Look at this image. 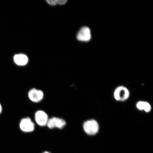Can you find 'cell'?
Returning <instances> with one entry per match:
<instances>
[{
	"label": "cell",
	"mask_w": 153,
	"mask_h": 153,
	"mask_svg": "<svg viewBox=\"0 0 153 153\" xmlns=\"http://www.w3.org/2000/svg\"><path fill=\"white\" fill-rule=\"evenodd\" d=\"M84 131L87 134L94 135L98 132L99 125L96 120H88L83 124Z\"/></svg>",
	"instance_id": "cell-1"
},
{
	"label": "cell",
	"mask_w": 153,
	"mask_h": 153,
	"mask_svg": "<svg viewBox=\"0 0 153 153\" xmlns=\"http://www.w3.org/2000/svg\"><path fill=\"white\" fill-rule=\"evenodd\" d=\"M129 96V92L127 88L120 86L114 92V98L118 101H123L127 100Z\"/></svg>",
	"instance_id": "cell-2"
},
{
	"label": "cell",
	"mask_w": 153,
	"mask_h": 153,
	"mask_svg": "<svg viewBox=\"0 0 153 153\" xmlns=\"http://www.w3.org/2000/svg\"><path fill=\"white\" fill-rule=\"evenodd\" d=\"M20 128L25 132L30 133L34 131V124L30 118H25L21 120Z\"/></svg>",
	"instance_id": "cell-3"
},
{
	"label": "cell",
	"mask_w": 153,
	"mask_h": 153,
	"mask_svg": "<svg viewBox=\"0 0 153 153\" xmlns=\"http://www.w3.org/2000/svg\"><path fill=\"white\" fill-rule=\"evenodd\" d=\"M66 124L65 121L62 118L54 117L49 119L47 126L50 129L55 128L62 129L65 126Z\"/></svg>",
	"instance_id": "cell-4"
},
{
	"label": "cell",
	"mask_w": 153,
	"mask_h": 153,
	"mask_svg": "<svg viewBox=\"0 0 153 153\" xmlns=\"http://www.w3.org/2000/svg\"><path fill=\"white\" fill-rule=\"evenodd\" d=\"M35 118L36 123L42 127L47 126L49 120L47 114L42 110L38 111L36 112Z\"/></svg>",
	"instance_id": "cell-5"
},
{
	"label": "cell",
	"mask_w": 153,
	"mask_h": 153,
	"mask_svg": "<svg viewBox=\"0 0 153 153\" xmlns=\"http://www.w3.org/2000/svg\"><path fill=\"white\" fill-rule=\"evenodd\" d=\"M28 96L29 98L32 102H38L42 100L44 93L42 91L34 88L29 92Z\"/></svg>",
	"instance_id": "cell-6"
},
{
	"label": "cell",
	"mask_w": 153,
	"mask_h": 153,
	"mask_svg": "<svg viewBox=\"0 0 153 153\" xmlns=\"http://www.w3.org/2000/svg\"><path fill=\"white\" fill-rule=\"evenodd\" d=\"M91 38V31L90 29L86 27L81 28L78 33L77 39L79 41L88 42Z\"/></svg>",
	"instance_id": "cell-7"
},
{
	"label": "cell",
	"mask_w": 153,
	"mask_h": 153,
	"mask_svg": "<svg viewBox=\"0 0 153 153\" xmlns=\"http://www.w3.org/2000/svg\"><path fill=\"white\" fill-rule=\"evenodd\" d=\"M14 62L19 66H24L27 64L28 58L26 55L19 54L15 55L14 57Z\"/></svg>",
	"instance_id": "cell-8"
},
{
	"label": "cell",
	"mask_w": 153,
	"mask_h": 153,
	"mask_svg": "<svg viewBox=\"0 0 153 153\" xmlns=\"http://www.w3.org/2000/svg\"><path fill=\"white\" fill-rule=\"evenodd\" d=\"M137 107L139 110H144L146 112H150L151 110V106L149 103L145 101H139L137 103Z\"/></svg>",
	"instance_id": "cell-9"
},
{
	"label": "cell",
	"mask_w": 153,
	"mask_h": 153,
	"mask_svg": "<svg viewBox=\"0 0 153 153\" xmlns=\"http://www.w3.org/2000/svg\"><path fill=\"white\" fill-rule=\"evenodd\" d=\"M58 0H51V1H47V2L49 5H55L58 4Z\"/></svg>",
	"instance_id": "cell-10"
},
{
	"label": "cell",
	"mask_w": 153,
	"mask_h": 153,
	"mask_svg": "<svg viewBox=\"0 0 153 153\" xmlns=\"http://www.w3.org/2000/svg\"><path fill=\"white\" fill-rule=\"evenodd\" d=\"M67 1L66 0H58V4L59 5H64L65 4Z\"/></svg>",
	"instance_id": "cell-11"
},
{
	"label": "cell",
	"mask_w": 153,
	"mask_h": 153,
	"mask_svg": "<svg viewBox=\"0 0 153 153\" xmlns=\"http://www.w3.org/2000/svg\"><path fill=\"white\" fill-rule=\"evenodd\" d=\"M2 110V108L1 105L0 104V114L1 113Z\"/></svg>",
	"instance_id": "cell-12"
},
{
	"label": "cell",
	"mask_w": 153,
	"mask_h": 153,
	"mask_svg": "<svg viewBox=\"0 0 153 153\" xmlns=\"http://www.w3.org/2000/svg\"><path fill=\"white\" fill-rule=\"evenodd\" d=\"M43 153H49V152H43Z\"/></svg>",
	"instance_id": "cell-13"
}]
</instances>
